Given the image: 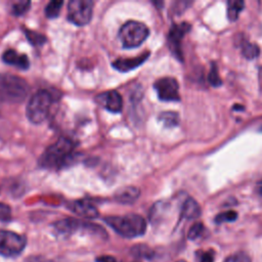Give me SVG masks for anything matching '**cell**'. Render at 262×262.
<instances>
[{"instance_id": "cell-1", "label": "cell", "mask_w": 262, "mask_h": 262, "mask_svg": "<svg viewBox=\"0 0 262 262\" xmlns=\"http://www.w3.org/2000/svg\"><path fill=\"white\" fill-rule=\"evenodd\" d=\"M75 147L76 143L72 139L60 137L41 155L38 161L39 166L45 169H57L62 167L73 156Z\"/></svg>"}, {"instance_id": "cell-2", "label": "cell", "mask_w": 262, "mask_h": 262, "mask_svg": "<svg viewBox=\"0 0 262 262\" xmlns=\"http://www.w3.org/2000/svg\"><path fill=\"white\" fill-rule=\"evenodd\" d=\"M103 220L118 234L127 238L141 236L146 230V221L138 214L107 216Z\"/></svg>"}, {"instance_id": "cell-3", "label": "cell", "mask_w": 262, "mask_h": 262, "mask_svg": "<svg viewBox=\"0 0 262 262\" xmlns=\"http://www.w3.org/2000/svg\"><path fill=\"white\" fill-rule=\"evenodd\" d=\"M55 96L49 90L41 89L34 93L27 105L26 114L29 121L33 124H41L50 115Z\"/></svg>"}, {"instance_id": "cell-4", "label": "cell", "mask_w": 262, "mask_h": 262, "mask_svg": "<svg viewBox=\"0 0 262 262\" xmlns=\"http://www.w3.org/2000/svg\"><path fill=\"white\" fill-rule=\"evenodd\" d=\"M29 85L23 78L11 74H0V100L18 103L26 99Z\"/></svg>"}, {"instance_id": "cell-5", "label": "cell", "mask_w": 262, "mask_h": 262, "mask_svg": "<svg viewBox=\"0 0 262 262\" xmlns=\"http://www.w3.org/2000/svg\"><path fill=\"white\" fill-rule=\"evenodd\" d=\"M148 28L140 21L128 20L119 30L118 37L122 43V46L127 49L140 46L148 37Z\"/></svg>"}, {"instance_id": "cell-6", "label": "cell", "mask_w": 262, "mask_h": 262, "mask_svg": "<svg viewBox=\"0 0 262 262\" xmlns=\"http://www.w3.org/2000/svg\"><path fill=\"white\" fill-rule=\"evenodd\" d=\"M27 239L24 235L9 230H0V255L11 258L18 256L25 249Z\"/></svg>"}, {"instance_id": "cell-7", "label": "cell", "mask_w": 262, "mask_h": 262, "mask_svg": "<svg viewBox=\"0 0 262 262\" xmlns=\"http://www.w3.org/2000/svg\"><path fill=\"white\" fill-rule=\"evenodd\" d=\"M93 14L91 0H72L68 4V19L76 26L87 25Z\"/></svg>"}, {"instance_id": "cell-8", "label": "cell", "mask_w": 262, "mask_h": 262, "mask_svg": "<svg viewBox=\"0 0 262 262\" xmlns=\"http://www.w3.org/2000/svg\"><path fill=\"white\" fill-rule=\"evenodd\" d=\"M154 88L158 94V97L162 101H179V85L175 78L164 77L157 80L154 84Z\"/></svg>"}, {"instance_id": "cell-9", "label": "cell", "mask_w": 262, "mask_h": 262, "mask_svg": "<svg viewBox=\"0 0 262 262\" xmlns=\"http://www.w3.org/2000/svg\"><path fill=\"white\" fill-rule=\"evenodd\" d=\"M190 31V25L188 23L174 24L168 34V46L171 52L178 59L182 60L181 52V40Z\"/></svg>"}, {"instance_id": "cell-10", "label": "cell", "mask_w": 262, "mask_h": 262, "mask_svg": "<svg viewBox=\"0 0 262 262\" xmlns=\"http://www.w3.org/2000/svg\"><path fill=\"white\" fill-rule=\"evenodd\" d=\"M94 100L104 110L118 114L122 112L123 108V98L121 94L116 90H107L97 94L94 97Z\"/></svg>"}, {"instance_id": "cell-11", "label": "cell", "mask_w": 262, "mask_h": 262, "mask_svg": "<svg viewBox=\"0 0 262 262\" xmlns=\"http://www.w3.org/2000/svg\"><path fill=\"white\" fill-rule=\"evenodd\" d=\"M70 209L80 217L93 219L98 216V210L88 200H78L70 205Z\"/></svg>"}, {"instance_id": "cell-12", "label": "cell", "mask_w": 262, "mask_h": 262, "mask_svg": "<svg viewBox=\"0 0 262 262\" xmlns=\"http://www.w3.org/2000/svg\"><path fill=\"white\" fill-rule=\"evenodd\" d=\"M2 60L10 66H13L19 70H28L30 67V60L25 53H19L14 49H7L2 54Z\"/></svg>"}, {"instance_id": "cell-13", "label": "cell", "mask_w": 262, "mask_h": 262, "mask_svg": "<svg viewBox=\"0 0 262 262\" xmlns=\"http://www.w3.org/2000/svg\"><path fill=\"white\" fill-rule=\"evenodd\" d=\"M148 55H149V52H145L133 58H118L112 62V66L114 69H116L119 72H122V73L129 72L139 67L141 63H143L147 59Z\"/></svg>"}, {"instance_id": "cell-14", "label": "cell", "mask_w": 262, "mask_h": 262, "mask_svg": "<svg viewBox=\"0 0 262 262\" xmlns=\"http://www.w3.org/2000/svg\"><path fill=\"white\" fill-rule=\"evenodd\" d=\"M140 195V190L135 186H125L115 192V200L120 204H133Z\"/></svg>"}, {"instance_id": "cell-15", "label": "cell", "mask_w": 262, "mask_h": 262, "mask_svg": "<svg viewBox=\"0 0 262 262\" xmlns=\"http://www.w3.org/2000/svg\"><path fill=\"white\" fill-rule=\"evenodd\" d=\"M201 216V207L195 200L187 198L181 208V217L184 219H196Z\"/></svg>"}, {"instance_id": "cell-16", "label": "cell", "mask_w": 262, "mask_h": 262, "mask_svg": "<svg viewBox=\"0 0 262 262\" xmlns=\"http://www.w3.org/2000/svg\"><path fill=\"white\" fill-rule=\"evenodd\" d=\"M245 7V2L242 0H229L227 2V17L229 20L234 21L237 19L238 14Z\"/></svg>"}, {"instance_id": "cell-17", "label": "cell", "mask_w": 262, "mask_h": 262, "mask_svg": "<svg viewBox=\"0 0 262 262\" xmlns=\"http://www.w3.org/2000/svg\"><path fill=\"white\" fill-rule=\"evenodd\" d=\"M259 53H260V48L256 43L245 42L242 45V54L247 59H254L259 55Z\"/></svg>"}, {"instance_id": "cell-18", "label": "cell", "mask_w": 262, "mask_h": 262, "mask_svg": "<svg viewBox=\"0 0 262 262\" xmlns=\"http://www.w3.org/2000/svg\"><path fill=\"white\" fill-rule=\"evenodd\" d=\"M159 120L166 126V127H175L179 123V117L177 113L174 112H164L161 113L159 116Z\"/></svg>"}, {"instance_id": "cell-19", "label": "cell", "mask_w": 262, "mask_h": 262, "mask_svg": "<svg viewBox=\"0 0 262 262\" xmlns=\"http://www.w3.org/2000/svg\"><path fill=\"white\" fill-rule=\"evenodd\" d=\"M61 6H62V1H59V0L50 1L45 7V10H44L45 15L48 18H56L60 13Z\"/></svg>"}, {"instance_id": "cell-20", "label": "cell", "mask_w": 262, "mask_h": 262, "mask_svg": "<svg viewBox=\"0 0 262 262\" xmlns=\"http://www.w3.org/2000/svg\"><path fill=\"white\" fill-rule=\"evenodd\" d=\"M25 31V35L28 39V41L34 45V46H41L46 42V37L38 32L32 31V30H28V29H24Z\"/></svg>"}, {"instance_id": "cell-21", "label": "cell", "mask_w": 262, "mask_h": 262, "mask_svg": "<svg viewBox=\"0 0 262 262\" xmlns=\"http://www.w3.org/2000/svg\"><path fill=\"white\" fill-rule=\"evenodd\" d=\"M30 6H31V2L27 0L14 2L11 5V13L15 16L23 15L30 9Z\"/></svg>"}, {"instance_id": "cell-22", "label": "cell", "mask_w": 262, "mask_h": 262, "mask_svg": "<svg viewBox=\"0 0 262 262\" xmlns=\"http://www.w3.org/2000/svg\"><path fill=\"white\" fill-rule=\"evenodd\" d=\"M132 254L136 257H141L145 259H150L154 255V252L150 248L145 245H138L132 248Z\"/></svg>"}, {"instance_id": "cell-23", "label": "cell", "mask_w": 262, "mask_h": 262, "mask_svg": "<svg viewBox=\"0 0 262 262\" xmlns=\"http://www.w3.org/2000/svg\"><path fill=\"white\" fill-rule=\"evenodd\" d=\"M237 218V213L234 211H226L216 215L214 221L216 224H221L224 222H233Z\"/></svg>"}, {"instance_id": "cell-24", "label": "cell", "mask_w": 262, "mask_h": 262, "mask_svg": "<svg viewBox=\"0 0 262 262\" xmlns=\"http://www.w3.org/2000/svg\"><path fill=\"white\" fill-rule=\"evenodd\" d=\"M208 81L213 87H219L222 84V80L219 76V72H218V69L215 63H213L211 66V69H210V72L208 75Z\"/></svg>"}, {"instance_id": "cell-25", "label": "cell", "mask_w": 262, "mask_h": 262, "mask_svg": "<svg viewBox=\"0 0 262 262\" xmlns=\"http://www.w3.org/2000/svg\"><path fill=\"white\" fill-rule=\"evenodd\" d=\"M204 229H205L204 225L201 222H196V223L192 224L187 232V238L189 241H194V239L199 238L203 234Z\"/></svg>"}, {"instance_id": "cell-26", "label": "cell", "mask_w": 262, "mask_h": 262, "mask_svg": "<svg viewBox=\"0 0 262 262\" xmlns=\"http://www.w3.org/2000/svg\"><path fill=\"white\" fill-rule=\"evenodd\" d=\"M223 262H252L250 256L245 252H236L225 258Z\"/></svg>"}, {"instance_id": "cell-27", "label": "cell", "mask_w": 262, "mask_h": 262, "mask_svg": "<svg viewBox=\"0 0 262 262\" xmlns=\"http://www.w3.org/2000/svg\"><path fill=\"white\" fill-rule=\"evenodd\" d=\"M11 220V209L8 205L0 203V224L7 223Z\"/></svg>"}, {"instance_id": "cell-28", "label": "cell", "mask_w": 262, "mask_h": 262, "mask_svg": "<svg viewBox=\"0 0 262 262\" xmlns=\"http://www.w3.org/2000/svg\"><path fill=\"white\" fill-rule=\"evenodd\" d=\"M200 262H214V252L213 251H208V252H203L201 253L199 257Z\"/></svg>"}, {"instance_id": "cell-29", "label": "cell", "mask_w": 262, "mask_h": 262, "mask_svg": "<svg viewBox=\"0 0 262 262\" xmlns=\"http://www.w3.org/2000/svg\"><path fill=\"white\" fill-rule=\"evenodd\" d=\"M97 262H119L112 256H100L96 260Z\"/></svg>"}, {"instance_id": "cell-30", "label": "cell", "mask_w": 262, "mask_h": 262, "mask_svg": "<svg viewBox=\"0 0 262 262\" xmlns=\"http://www.w3.org/2000/svg\"><path fill=\"white\" fill-rule=\"evenodd\" d=\"M27 262H50L46 259H43V258H39V257H35V258H31L29 259Z\"/></svg>"}, {"instance_id": "cell-31", "label": "cell", "mask_w": 262, "mask_h": 262, "mask_svg": "<svg viewBox=\"0 0 262 262\" xmlns=\"http://www.w3.org/2000/svg\"><path fill=\"white\" fill-rule=\"evenodd\" d=\"M256 191L258 192L259 195L262 196V179L258 181V183H257V185H256Z\"/></svg>"}, {"instance_id": "cell-32", "label": "cell", "mask_w": 262, "mask_h": 262, "mask_svg": "<svg viewBox=\"0 0 262 262\" xmlns=\"http://www.w3.org/2000/svg\"><path fill=\"white\" fill-rule=\"evenodd\" d=\"M177 262H186V261H184V260H178Z\"/></svg>"}, {"instance_id": "cell-33", "label": "cell", "mask_w": 262, "mask_h": 262, "mask_svg": "<svg viewBox=\"0 0 262 262\" xmlns=\"http://www.w3.org/2000/svg\"><path fill=\"white\" fill-rule=\"evenodd\" d=\"M261 130H262V127H261ZM261 132H262V131H261Z\"/></svg>"}]
</instances>
